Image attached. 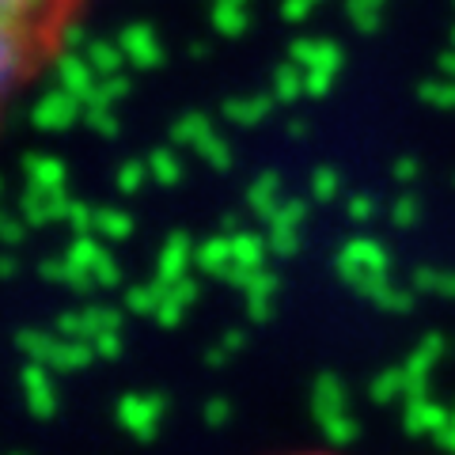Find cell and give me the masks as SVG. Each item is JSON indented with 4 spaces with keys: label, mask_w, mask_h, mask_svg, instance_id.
Here are the masks:
<instances>
[{
    "label": "cell",
    "mask_w": 455,
    "mask_h": 455,
    "mask_svg": "<svg viewBox=\"0 0 455 455\" xmlns=\"http://www.w3.org/2000/svg\"><path fill=\"white\" fill-rule=\"evenodd\" d=\"M292 455H331V451H292Z\"/></svg>",
    "instance_id": "7a4b0ae2"
},
{
    "label": "cell",
    "mask_w": 455,
    "mask_h": 455,
    "mask_svg": "<svg viewBox=\"0 0 455 455\" xmlns=\"http://www.w3.org/2000/svg\"><path fill=\"white\" fill-rule=\"evenodd\" d=\"M88 0H0V125L65 53Z\"/></svg>",
    "instance_id": "6da1fadb"
}]
</instances>
